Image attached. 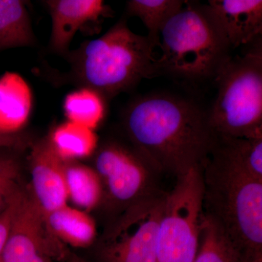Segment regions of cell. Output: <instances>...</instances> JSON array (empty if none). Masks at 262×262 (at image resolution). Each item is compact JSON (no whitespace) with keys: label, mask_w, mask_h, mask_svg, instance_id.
Segmentation results:
<instances>
[{"label":"cell","mask_w":262,"mask_h":262,"mask_svg":"<svg viewBox=\"0 0 262 262\" xmlns=\"http://www.w3.org/2000/svg\"><path fill=\"white\" fill-rule=\"evenodd\" d=\"M122 122L127 139L163 177L177 179L203 167L217 139L209 110L177 95L136 98L124 110Z\"/></svg>","instance_id":"obj_1"},{"label":"cell","mask_w":262,"mask_h":262,"mask_svg":"<svg viewBox=\"0 0 262 262\" xmlns=\"http://www.w3.org/2000/svg\"><path fill=\"white\" fill-rule=\"evenodd\" d=\"M33 96L27 81L15 72L0 77V132L21 133L32 113Z\"/></svg>","instance_id":"obj_13"},{"label":"cell","mask_w":262,"mask_h":262,"mask_svg":"<svg viewBox=\"0 0 262 262\" xmlns=\"http://www.w3.org/2000/svg\"><path fill=\"white\" fill-rule=\"evenodd\" d=\"M48 229L45 215L24 189L0 262H55L64 260L70 250Z\"/></svg>","instance_id":"obj_9"},{"label":"cell","mask_w":262,"mask_h":262,"mask_svg":"<svg viewBox=\"0 0 262 262\" xmlns=\"http://www.w3.org/2000/svg\"><path fill=\"white\" fill-rule=\"evenodd\" d=\"M66 262H89L84 260V258L80 257L76 253L69 251L67 258L65 259Z\"/></svg>","instance_id":"obj_24"},{"label":"cell","mask_w":262,"mask_h":262,"mask_svg":"<svg viewBox=\"0 0 262 262\" xmlns=\"http://www.w3.org/2000/svg\"><path fill=\"white\" fill-rule=\"evenodd\" d=\"M34 141L25 134H20L8 135L0 132V149H10L22 151L30 148Z\"/></svg>","instance_id":"obj_23"},{"label":"cell","mask_w":262,"mask_h":262,"mask_svg":"<svg viewBox=\"0 0 262 262\" xmlns=\"http://www.w3.org/2000/svg\"><path fill=\"white\" fill-rule=\"evenodd\" d=\"M160 75L193 84L214 81L232 58V48L208 4L184 1L160 36Z\"/></svg>","instance_id":"obj_4"},{"label":"cell","mask_w":262,"mask_h":262,"mask_svg":"<svg viewBox=\"0 0 262 262\" xmlns=\"http://www.w3.org/2000/svg\"><path fill=\"white\" fill-rule=\"evenodd\" d=\"M248 262H262V258H257V259L252 260Z\"/></svg>","instance_id":"obj_25"},{"label":"cell","mask_w":262,"mask_h":262,"mask_svg":"<svg viewBox=\"0 0 262 262\" xmlns=\"http://www.w3.org/2000/svg\"><path fill=\"white\" fill-rule=\"evenodd\" d=\"M106 102L94 90L79 88L66 96L63 112L67 121L96 130L106 117Z\"/></svg>","instance_id":"obj_19"},{"label":"cell","mask_w":262,"mask_h":262,"mask_svg":"<svg viewBox=\"0 0 262 262\" xmlns=\"http://www.w3.org/2000/svg\"><path fill=\"white\" fill-rule=\"evenodd\" d=\"M51 233L66 246L91 247L97 239L96 221L91 213L67 204L45 215Z\"/></svg>","instance_id":"obj_14"},{"label":"cell","mask_w":262,"mask_h":262,"mask_svg":"<svg viewBox=\"0 0 262 262\" xmlns=\"http://www.w3.org/2000/svg\"><path fill=\"white\" fill-rule=\"evenodd\" d=\"M257 259V258H256ZM249 260L225 232L203 215L199 246L193 262H248Z\"/></svg>","instance_id":"obj_18"},{"label":"cell","mask_w":262,"mask_h":262,"mask_svg":"<svg viewBox=\"0 0 262 262\" xmlns=\"http://www.w3.org/2000/svg\"><path fill=\"white\" fill-rule=\"evenodd\" d=\"M24 189V188L21 187L19 189L18 192L10 202L9 206L0 214V256L9 237L10 229L20 205Z\"/></svg>","instance_id":"obj_22"},{"label":"cell","mask_w":262,"mask_h":262,"mask_svg":"<svg viewBox=\"0 0 262 262\" xmlns=\"http://www.w3.org/2000/svg\"><path fill=\"white\" fill-rule=\"evenodd\" d=\"M203 213L249 260L262 258V180L216 144L203 168Z\"/></svg>","instance_id":"obj_3"},{"label":"cell","mask_w":262,"mask_h":262,"mask_svg":"<svg viewBox=\"0 0 262 262\" xmlns=\"http://www.w3.org/2000/svg\"><path fill=\"white\" fill-rule=\"evenodd\" d=\"M144 202L108 222L98 262H157V234L165 196Z\"/></svg>","instance_id":"obj_8"},{"label":"cell","mask_w":262,"mask_h":262,"mask_svg":"<svg viewBox=\"0 0 262 262\" xmlns=\"http://www.w3.org/2000/svg\"><path fill=\"white\" fill-rule=\"evenodd\" d=\"M155 48L146 36L133 32L121 19L101 37L65 55L70 68L62 80L94 90L107 101L143 79L160 75Z\"/></svg>","instance_id":"obj_2"},{"label":"cell","mask_w":262,"mask_h":262,"mask_svg":"<svg viewBox=\"0 0 262 262\" xmlns=\"http://www.w3.org/2000/svg\"><path fill=\"white\" fill-rule=\"evenodd\" d=\"M30 17L21 0H0V50L35 46Z\"/></svg>","instance_id":"obj_17"},{"label":"cell","mask_w":262,"mask_h":262,"mask_svg":"<svg viewBox=\"0 0 262 262\" xmlns=\"http://www.w3.org/2000/svg\"><path fill=\"white\" fill-rule=\"evenodd\" d=\"M28 157L29 193L46 215L68 204L64 163L52 151L46 138L34 141Z\"/></svg>","instance_id":"obj_10"},{"label":"cell","mask_w":262,"mask_h":262,"mask_svg":"<svg viewBox=\"0 0 262 262\" xmlns=\"http://www.w3.org/2000/svg\"><path fill=\"white\" fill-rule=\"evenodd\" d=\"M68 203L91 213L103 205V188L101 179L92 166L81 162L64 163Z\"/></svg>","instance_id":"obj_16"},{"label":"cell","mask_w":262,"mask_h":262,"mask_svg":"<svg viewBox=\"0 0 262 262\" xmlns=\"http://www.w3.org/2000/svg\"><path fill=\"white\" fill-rule=\"evenodd\" d=\"M184 4L183 0H130L126 3V13L141 19L147 29L146 37L157 48L164 26Z\"/></svg>","instance_id":"obj_20"},{"label":"cell","mask_w":262,"mask_h":262,"mask_svg":"<svg viewBox=\"0 0 262 262\" xmlns=\"http://www.w3.org/2000/svg\"><path fill=\"white\" fill-rule=\"evenodd\" d=\"M44 3L52 19L50 48L62 56L70 51L76 33L112 15L111 8L102 0H48Z\"/></svg>","instance_id":"obj_11"},{"label":"cell","mask_w":262,"mask_h":262,"mask_svg":"<svg viewBox=\"0 0 262 262\" xmlns=\"http://www.w3.org/2000/svg\"><path fill=\"white\" fill-rule=\"evenodd\" d=\"M241 56L232 57L215 78L216 97L209 110L217 136L262 137L261 37Z\"/></svg>","instance_id":"obj_5"},{"label":"cell","mask_w":262,"mask_h":262,"mask_svg":"<svg viewBox=\"0 0 262 262\" xmlns=\"http://www.w3.org/2000/svg\"><path fill=\"white\" fill-rule=\"evenodd\" d=\"M46 139L52 151L64 163L92 158L99 144L95 130L67 120L55 125Z\"/></svg>","instance_id":"obj_15"},{"label":"cell","mask_w":262,"mask_h":262,"mask_svg":"<svg viewBox=\"0 0 262 262\" xmlns=\"http://www.w3.org/2000/svg\"><path fill=\"white\" fill-rule=\"evenodd\" d=\"M232 49L261 37V0H210L207 3Z\"/></svg>","instance_id":"obj_12"},{"label":"cell","mask_w":262,"mask_h":262,"mask_svg":"<svg viewBox=\"0 0 262 262\" xmlns=\"http://www.w3.org/2000/svg\"><path fill=\"white\" fill-rule=\"evenodd\" d=\"M203 168L178 177L167 192L157 234V262L194 261L203 215Z\"/></svg>","instance_id":"obj_7"},{"label":"cell","mask_w":262,"mask_h":262,"mask_svg":"<svg viewBox=\"0 0 262 262\" xmlns=\"http://www.w3.org/2000/svg\"><path fill=\"white\" fill-rule=\"evenodd\" d=\"M20 151L0 149V214L9 206L21 188L22 163Z\"/></svg>","instance_id":"obj_21"},{"label":"cell","mask_w":262,"mask_h":262,"mask_svg":"<svg viewBox=\"0 0 262 262\" xmlns=\"http://www.w3.org/2000/svg\"><path fill=\"white\" fill-rule=\"evenodd\" d=\"M91 158L103 188L101 208L110 215V221L167 192L162 187L163 176L127 139H108L99 143Z\"/></svg>","instance_id":"obj_6"}]
</instances>
